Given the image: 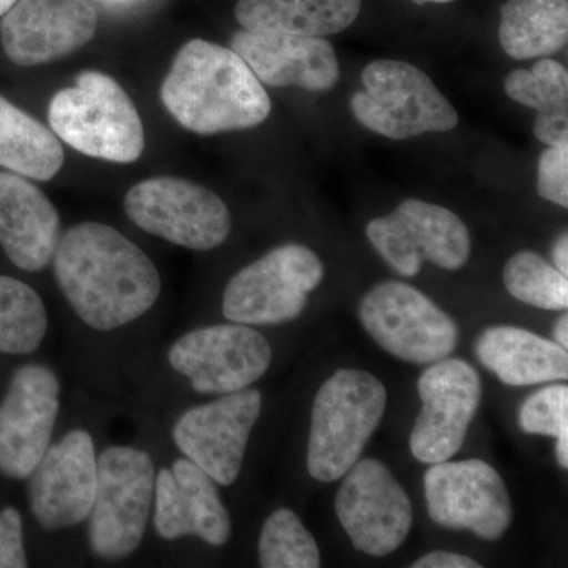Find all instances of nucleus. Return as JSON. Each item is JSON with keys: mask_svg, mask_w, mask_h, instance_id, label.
I'll return each mask as SVG.
<instances>
[{"mask_svg": "<svg viewBox=\"0 0 568 568\" xmlns=\"http://www.w3.org/2000/svg\"><path fill=\"white\" fill-rule=\"evenodd\" d=\"M51 274L67 375L85 394L125 409L166 336L162 272L118 227L81 222L63 231Z\"/></svg>", "mask_w": 568, "mask_h": 568, "instance_id": "1", "label": "nucleus"}, {"mask_svg": "<svg viewBox=\"0 0 568 568\" xmlns=\"http://www.w3.org/2000/svg\"><path fill=\"white\" fill-rule=\"evenodd\" d=\"M119 407L80 387L67 398L54 439L26 478L28 514L51 545V562L84 560V529L99 487V455Z\"/></svg>", "mask_w": 568, "mask_h": 568, "instance_id": "2", "label": "nucleus"}, {"mask_svg": "<svg viewBox=\"0 0 568 568\" xmlns=\"http://www.w3.org/2000/svg\"><path fill=\"white\" fill-rule=\"evenodd\" d=\"M274 362V347L257 327L192 323L164 336L148 376L125 409L159 416L256 386Z\"/></svg>", "mask_w": 568, "mask_h": 568, "instance_id": "3", "label": "nucleus"}, {"mask_svg": "<svg viewBox=\"0 0 568 568\" xmlns=\"http://www.w3.org/2000/svg\"><path fill=\"white\" fill-rule=\"evenodd\" d=\"M160 97L183 129L203 136L253 129L272 111L263 82L244 59L200 39L186 41L175 54Z\"/></svg>", "mask_w": 568, "mask_h": 568, "instance_id": "4", "label": "nucleus"}, {"mask_svg": "<svg viewBox=\"0 0 568 568\" xmlns=\"http://www.w3.org/2000/svg\"><path fill=\"white\" fill-rule=\"evenodd\" d=\"M125 414L136 425V437L126 443L104 439L99 487L84 529L85 559L102 566L132 562L152 544L155 448L144 425Z\"/></svg>", "mask_w": 568, "mask_h": 568, "instance_id": "5", "label": "nucleus"}, {"mask_svg": "<svg viewBox=\"0 0 568 568\" xmlns=\"http://www.w3.org/2000/svg\"><path fill=\"white\" fill-rule=\"evenodd\" d=\"M148 429L156 455L152 544L179 559L183 545L226 547L233 538V518L222 488L201 467L175 452L153 418L125 409Z\"/></svg>", "mask_w": 568, "mask_h": 568, "instance_id": "6", "label": "nucleus"}, {"mask_svg": "<svg viewBox=\"0 0 568 568\" xmlns=\"http://www.w3.org/2000/svg\"><path fill=\"white\" fill-rule=\"evenodd\" d=\"M263 413V392L253 386L149 417L175 452L223 489L234 487L244 473L250 440Z\"/></svg>", "mask_w": 568, "mask_h": 568, "instance_id": "7", "label": "nucleus"}, {"mask_svg": "<svg viewBox=\"0 0 568 568\" xmlns=\"http://www.w3.org/2000/svg\"><path fill=\"white\" fill-rule=\"evenodd\" d=\"M387 406V390L372 373L338 369L312 407L306 469L317 481L339 480L361 459Z\"/></svg>", "mask_w": 568, "mask_h": 568, "instance_id": "8", "label": "nucleus"}, {"mask_svg": "<svg viewBox=\"0 0 568 568\" xmlns=\"http://www.w3.org/2000/svg\"><path fill=\"white\" fill-rule=\"evenodd\" d=\"M48 119L59 140L92 159L133 163L144 152L140 112L122 85L102 71H82L73 88L55 93Z\"/></svg>", "mask_w": 568, "mask_h": 568, "instance_id": "9", "label": "nucleus"}, {"mask_svg": "<svg viewBox=\"0 0 568 568\" xmlns=\"http://www.w3.org/2000/svg\"><path fill=\"white\" fill-rule=\"evenodd\" d=\"M65 373L48 358H22L0 396V476L26 481L65 413Z\"/></svg>", "mask_w": 568, "mask_h": 568, "instance_id": "10", "label": "nucleus"}, {"mask_svg": "<svg viewBox=\"0 0 568 568\" xmlns=\"http://www.w3.org/2000/svg\"><path fill=\"white\" fill-rule=\"evenodd\" d=\"M323 280V261L308 246H275L231 276L220 313L227 323L257 328L291 323L305 312L308 294Z\"/></svg>", "mask_w": 568, "mask_h": 568, "instance_id": "11", "label": "nucleus"}, {"mask_svg": "<svg viewBox=\"0 0 568 568\" xmlns=\"http://www.w3.org/2000/svg\"><path fill=\"white\" fill-rule=\"evenodd\" d=\"M364 91L354 93L351 110L362 125L388 140L450 132L458 112L428 74L410 63L375 61L362 71Z\"/></svg>", "mask_w": 568, "mask_h": 568, "instance_id": "12", "label": "nucleus"}, {"mask_svg": "<svg viewBox=\"0 0 568 568\" xmlns=\"http://www.w3.org/2000/svg\"><path fill=\"white\" fill-rule=\"evenodd\" d=\"M123 211L145 234L192 252L219 248L233 231V215L222 197L185 179L136 183L125 194Z\"/></svg>", "mask_w": 568, "mask_h": 568, "instance_id": "13", "label": "nucleus"}, {"mask_svg": "<svg viewBox=\"0 0 568 568\" xmlns=\"http://www.w3.org/2000/svg\"><path fill=\"white\" fill-rule=\"evenodd\" d=\"M358 317L377 345L409 364H435L457 347V323L407 283L377 284L362 298Z\"/></svg>", "mask_w": 568, "mask_h": 568, "instance_id": "14", "label": "nucleus"}, {"mask_svg": "<svg viewBox=\"0 0 568 568\" xmlns=\"http://www.w3.org/2000/svg\"><path fill=\"white\" fill-rule=\"evenodd\" d=\"M366 235L381 257L407 278L422 271L424 261L458 271L473 250L469 230L458 215L414 197L403 201L390 215L372 220Z\"/></svg>", "mask_w": 568, "mask_h": 568, "instance_id": "15", "label": "nucleus"}, {"mask_svg": "<svg viewBox=\"0 0 568 568\" xmlns=\"http://www.w3.org/2000/svg\"><path fill=\"white\" fill-rule=\"evenodd\" d=\"M342 478L335 511L354 548L384 558L402 547L413 528V506L390 469L358 459Z\"/></svg>", "mask_w": 568, "mask_h": 568, "instance_id": "16", "label": "nucleus"}, {"mask_svg": "<svg viewBox=\"0 0 568 568\" xmlns=\"http://www.w3.org/2000/svg\"><path fill=\"white\" fill-rule=\"evenodd\" d=\"M425 497L436 525L497 540L514 519L506 481L481 459L435 463L426 470Z\"/></svg>", "mask_w": 568, "mask_h": 568, "instance_id": "17", "label": "nucleus"}, {"mask_svg": "<svg viewBox=\"0 0 568 568\" xmlns=\"http://www.w3.org/2000/svg\"><path fill=\"white\" fill-rule=\"evenodd\" d=\"M422 410L409 436L414 457L435 465L447 462L465 444L481 399V381L462 358L429 364L418 379Z\"/></svg>", "mask_w": 568, "mask_h": 568, "instance_id": "18", "label": "nucleus"}, {"mask_svg": "<svg viewBox=\"0 0 568 568\" xmlns=\"http://www.w3.org/2000/svg\"><path fill=\"white\" fill-rule=\"evenodd\" d=\"M99 17L89 0H18L0 26L7 58L20 67L67 58L95 37Z\"/></svg>", "mask_w": 568, "mask_h": 568, "instance_id": "19", "label": "nucleus"}, {"mask_svg": "<svg viewBox=\"0 0 568 568\" xmlns=\"http://www.w3.org/2000/svg\"><path fill=\"white\" fill-rule=\"evenodd\" d=\"M231 50L244 59L257 80L272 88L327 92L338 82V58L324 37L244 29L234 33Z\"/></svg>", "mask_w": 568, "mask_h": 568, "instance_id": "20", "label": "nucleus"}, {"mask_svg": "<svg viewBox=\"0 0 568 568\" xmlns=\"http://www.w3.org/2000/svg\"><path fill=\"white\" fill-rule=\"evenodd\" d=\"M62 233L50 197L22 175L0 171V246L10 263L28 274L47 271Z\"/></svg>", "mask_w": 568, "mask_h": 568, "instance_id": "21", "label": "nucleus"}, {"mask_svg": "<svg viewBox=\"0 0 568 568\" xmlns=\"http://www.w3.org/2000/svg\"><path fill=\"white\" fill-rule=\"evenodd\" d=\"M476 354L507 386H536L568 377L566 347L514 325H495L481 332Z\"/></svg>", "mask_w": 568, "mask_h": 568, "instance_id": "22", "label": "nucleus"}, {"mask_svg": "<svg viewBox=\"0 0 568 568\" xmlns=\"http://www.w3.org/2000/svg\"><path fill=\"white\" fill-rule=\"evenodd\" d=\"M361 7L362 0H239L234 13L246 31L328 37L349 28Z\"/></svg>", "mask_w": 568, "mask_h": 568, "instance_id": "23", "label": "nucleus"}, {"mask_svg": "<svg viewBox=\"0 0 568 568\" xmlns=\"http://www.w3.org/2000/svg\"><path fill=\"white\" fill-rule=\"evenodd\" d=\"M567 40L568 0H507L500 9V47L515 61L549 58Z\"/></svg>", "mask_w": 568, "mask_h": 568, "instance_id": "24", "label": "nucleus"}, {"mask_svg": "<svg viewBox=\"0 0 568 568\" xmlns=\"http://www.w3.org/2000/svg\"><path fill=\"white\" fill-rule=\"evenodd\" d=\"M59 138L31 114L0 97V168L48 182L63 166Z\"/></svg>", "mask_w": 568, "mask_h": 568, "instance_id": "25", "label": "nucleus"}, {"mask_svg": "<svg viewBox=\"0 0 568 568\" xmlns=\"http://www.w3.org/2000/svg\"><path fill=\"white\" fill-rule=\"evenodd\" d=\"M55 320L43 295L10 275H0V355L36 357L52 338Z\"/></svg>", "mask_w": 568, "mask_h": 568, "instance_id": "26", "label": "nucleus"}, {"mask_svg": "<svg viewBox=\"0 0 568 568\" xmlns=\"http://www.w3.org/2000/svg\"><path fill=\"white\" fill-rule=\"evenodd\" d=\"M257 564L263 568L321 567L315 537L291 508H276L264 519L257 537Z\"/></svg>", "mask_w": 568, "mask_h": 568, "instance_id": "27", "label": "nucleus"}, {"mask_svg": "<svg viewBox=\"0 0 568 568\" xmlns=\"http://www.w3.org/2000/svg\"><path fill=\"white\" fill-rule=\"evenodd\" d=\"M504 284L511 297L541 310H567L568 280L540 254L519 252L507 261Z\"/></svg>", "mask_w": 568, "mask_h": 568, "instance_id": "28", "label": "nucleus"}, {"mask_svg": "<svg viewBox=\"0 0 568 568\" xmlns=\"http://www.w3.org/2000/svg\"><path fill=\"white\" fill-rule=\"evenodd\" d=\"M514 102L537 112L568 110V71L555 59L541 58L532 70H514L506 80Z\"/></svg>", "mask_w": 568, "mask_h": 568, "instance_id": "29", "label": "nucleus"}, {"mask_svg": "<svg viewBox=\"0 0 568 568\" xmlns=\"http://www.w3.org/2000/svg\"><path fill=\"white\" fill-rule=\"evenodd\" d=\"M518 418L528 435L558 437L568 433V387L556 384L540 388L523 403Z\"/></svg>", "mask_w": 568, "mask_h": 568, "instance_id": "30", "label": "nucleus"}, {"mask_svg": "<svg viewBox=\"0 0 568 568\" xmlns=\"http://www.w3.org/2000/svg\"><path fill=\"white\" fill-rule=\"evenodd\" d=\"M537 193L549 203L568 207V144L548 145L538 160Z\"/></svg>", "mask_w": 568, "mask_h": 568, "instance_id": "31", "label": "nucleus"}, {"mask_svg": "<svg viewBox=\"0 0 568 568\" xmlns=\"http://www.w3.org/2000/svg\"><path fill=\"white\" fill-rule=\"evenodd\" d=\"M31 566L24 515L20 508L6 506L0 510V568Z\"/></svg>", "mask_w": 568, "mask_h": 568, "instance_id": "32", "label": "nucleus"}, {"mask_svg": "<svg viewBox=\"0 0 568 568\" xmlns=\"http://www.w3.org/2000/svg\"><path fill=\"white\" fill-rule=\"evenodd\" d=\"M534 134L547 145L568 144V110L538 112Z\"/></svg>", "mask_w": 568, "mask_h": 568, "instance_id": "33", "label": "nucleus"}, {"mask_svg": "<svg viewBox=\"0 0 568 568\" xmlns=\"http://www.w3.org/2000/svg\"><path fill=\"white\" fill-rule=\"evenodd\" d=\"M414 568H480L476 560L452 551H433L413 564Z\"/></svg>", "mask_w": 568, "mask_h": 568, "instance_id": "34", "label": "nucleus"}, {"mask_svg": "<svg viewBox=\"0 0 568 568\" xmlns=\"http://www.w3.org/2000/svg\"><path fill=\"white\" fill-rule=\"evenodd\" d=\"M552 261L555 267L558 268L560 274L568 275V235L564 233L559 235L555 246H552Z\"/></svg>", "mask_w": 568, "mask_h": 568, "instance_id": "35", "label": "nucleus"}, {"mask_svg": "<svg viewBox=\"0 0 568 568\" xmlns=\"http://www.w3.org/2000/svg\"><path fill=\"white\" fill-rule=\"evenodd\" d=\"M558 439V444H556V458H558L559 466L562 469H567L568 467V433H562V435L556 437Z\"/></svg>", "mask_w": 568, "mask_h": 568, "instance_id": "36", "label": "nucleus"}, {"mask_svg": "<svg viewBox=\"0 0 568 568\" xmlns=\"http://www.w3.org/2000/svg\"><path fill=\"white\" fill-rule=\"evenodd\" d=\"M555 338L559 346L568 347V317L564 315L555 327Z\"/></svg>", "mask_w": 568, "mask_h": 568, "instance_id": "37", "label": "nucleus"}, {"mask_svg": "<svg viewBox=\"0 0 568 568\" xmlns=\"http://www.w3.org/2000/svg\"><path fill=\"white\" fill-rule=\"evenodd\" d=\"M17 2L18 0H0V17H3Z\"/></svg>", "mask_w": 568, "mask_h": 568, "instance_id": "38", "label": "nucleus"}, {"mask_svg": "<svg viewBox=\"0 0 568 568\" xmlns=\"http://www.w3.org/2000/svg\"><path fill=\"white\" fill-rule=\"evenodd\" d=\"M413 2H416L417 6H424V3H450L454 0H413Z\"/></svg>", "mask_w": 568, "mask_h": 568, "instance_id": "39", "label": "nucleus"}]
</instances>
